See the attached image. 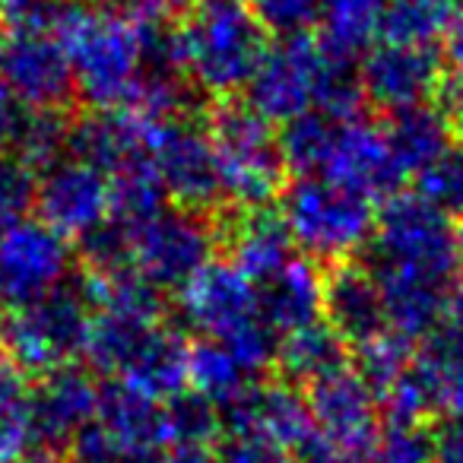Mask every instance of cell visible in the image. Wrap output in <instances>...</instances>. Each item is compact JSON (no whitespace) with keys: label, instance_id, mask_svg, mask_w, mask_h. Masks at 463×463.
Wrapping results in <instances>:
<instances>
[{"label":"cell","instance_id":"obj_13","mask_svg":"<svg viewBox=\"0 0 463 463\" xmlns=\"http://www.w3.org/2000/svg\"><path fill=\"white\" fill-rule=\"evenodd\" d=\"M222 412L225 435H254L264 438L277 450H292L296 454L311 435L308 403H305L302 387L286 384V381H251L239 397L219 406Z\"/></svg>","mask_w":463,"mask_h":463},{"label":"cell","instance_id":"obj_6","mask_svg":"<svg viewBox=\"0 0 463 463\" xmlns=\"http://www.w3.org/2000/svg\"><path fill=\"white\" fill-rule=\"evenodd\" d=\"M90 321L92 305L80 279H64L48 296L20 305L4 317V355H10L26 374L42 378L83 355Z\"/></svg>","mask_w":463,"mask_h":463},{"label":"cell","instance_id":"obj_46","mask_svg":"<svg viewBox=\"0 0 463 463\" xmlns=\"http://www.w3.org/2000/svg\"><path fill=\"white\" fill-rule=\"evenodd\" d=\"M444 58H448L454 77L463 80V4L454 20H450L448 33H444Z\"/></svg>","mask_w":463,"mask_h":463},{"label":"cell","instance_id":"obj_33","mask_svg":"<svg viewBox=\"0 0 463 463\" xmlns=\"http://www.w3.org/2000/svg\"><path fill=\"white\" fill-rule=\"evenodd\" d=\"M254 378L241 372V365L219 346L216 340L197 336L191 340V359H187V387L203 393L216 406L229 403L232 397H239Z\"/></svg>","mask_w":463,"mask_h":463},{"label":"cell","instance_id":"obj_23","mask_svg":"<svg viewBox=\"0 0 463 463\" xmlns=\"http://www.w3.org/2000/svg\"><path fill=\"white\" fill-rule=\"evenodd\" d=\"M254 296L258 317L279 336L324 321V270L308 258L289 260L279 273L254 286Z\"/></svg>","mask_w":463,"mask_h":463},{"label":"cell","instance_id":"obj_20","mask_svg":"<svg viewBox=\"0 0 463 463\" xmlns=\"http://www.w3.org/2000/svg\"><path fill=\"white\" fill-rule=\"evenodd\" d=\"M156 124L159 121H149L130 109L86 111V115L73 118L67 156L111 178L121 168L153 156Z\"/></svg>","mask_w":463,"mask_h":463},{"label":"cell","instance_id":"obj_16","mask_svg":"<svg viewBox=\"0 0 463 463\" xmlns=\"http://www.w3.org/2000/svg\"><path fill=\"white\" fill-rule=\"evenodd\" d=\"M0 83L33 109L67 111L77 99L71 58L54 35L0 39Z\"/></svg>","mask_w":463,"mask_h":463},{"label":"cell","instance_id":"obj_15","mask_svg":"<svg viewBox=\"0 0 463 463\" xmlns=\"http://www.w3.org/2000/svg\"><path fill=\"white\" fill-rule=\"evenodd\" d=\"M213 222L225 260L245 273L254 286L298 258L289 225L273 206H229L222 213H213Z\"/></svg>","mask_w":463,"mask_h":463},{"label":"cell","instance_id":"obj_3","mask_svg":"<svg viewBox=\"0 0 463 463\" xmlns=\"http://www.w3.org/2000/svg\"><path fill=\"white\" fill-rule=\"evenodd\" d=\"M206 137L213 143L229 206H270L289 184L279 134L264 115L241 99H219L206 109Z\"/></svg>","mask_w":463,"mask_h":463},{"label":"cell","instance_id":"obj_31","mask_svg":"<svg viewBox=\"0 0 463 463\" xmlns=\"http://www.w3.org/2000/svg\"><path fill=\"white\" fill-rule=\"evenodd\" d=\"M384 7L387 0H324L317 39L334 54L355 61V54L378 42Z\"/></svg>","mask_w":463,"mask_h":463},{"label":"cell","instance_id":"obj_10","mask_svg":"<svg viewBox=\"0 0 463 463\" xmlns=\"http://www.w3.org/2000/svg\"><path fill=\"white\" fill-rule=\"evenodd\" d=\"M444 77L448 73L438 48L374 42L359 61V83L365 102L381 115L435 102Z\"/></svg>","mask_w":463,"mask_h":463},{"label":"cell","instance_id":"obj_7","mask_svg":"<svg viewBox=\"0 0 463 463\" xmlns=\"http://www.w3.org/2000/svg\"><path fill=\"white\" fill-rule=\"evenodd\" d=\"M216 248L213 213L184 206H165L130 229V258L137 273L159 292H178L210 260H216Z\"/></svg>","mask_w":463,"mask_h":463},{"label":"cell","instance_id":"obj_4","mask_svg":"<svg viewBox=\"0 0 463 463\" xmlns=\"http://www.w3.org/2000/svg\"><path fill=\"white\" fill-rule=\"evenodd\" d=\"M279 213L298 251L315 264L355 260L374 235V200L321 175L296 178L279 194Z\"/></svg>","mask_w":463,"mask_h":463},{"label":"cell","instance_id":"obj_37","mask_svg":"<svg viewBox=\"0 0 463 463\" xmlns=\"http://www.w3.org/2000/svg\"><path fill=\"white\" fill-rule=\"evenodd\" d=\"M368 463H435V431L422 422H384Z\"/></svg>","mask_w":463,"mask_h":463},{"label":"cell","instance_id":"obj_50","mask_svg":"<svg viewBox=\"0 0 463 463\" xmlns=\"http://www.w3.org/2000/svg\"><path fill=\"white\" fill-rule=\"evenodd\" d=\"M4 317H7V315L0 311V346H4Z\"/></svg>","mask_w":463,"mask_h":463},{"label":"cell","instance_id":"obj_1","mask_svg":"<svg viewBox=\"0 0 463 463\" xmlns=\"http://www.w3.org/2000/svg\"><path fill=\"white\" fill-rule=\"evenodd\" d=\"M181 64L200 96L235 99L258 73L273 39L239 0H197L178 23Z\"/></svg>","mask_w":463,"mask_h":463},{"label":"cell","instance_id":"obj_22","mask_svg":"<svg viewBox=\"0 0 463 463\" xmlns=\"http://www.w3.org/2000/svg\"><path fill=\"white\" fill-rule=\"evenodd\" d=\"M324 321L353 353L387 330L384 305L374 277L359 260H340L324 270Z\"/></svg>","mask_w":463,"mask_h":463},{"label":"cell","instance_id":"obj_51","mask_svg":"<svg viewBox=\"0 0 463 463\" xmlns=\"http://www.w3.org/2000/svg\"><path fill=\"white\" fill-rule=\"evenodd\" d=\"M460 254H463V232H460Z\"/></svg>","mask_w":463,"mask_h":463},{"label":"cell","instance_id":"obj_5","mask_svg":"<svg viewBox=\"0 0 463 463\" xmlns=\"http://www.w3.org/2000/svg\"><path fill=\"white\" fill-rule=\"evenodd\" d=\"M362 258L368 270L429 273L457 283L463 270L460 232L450 216L431 206L419 194H397L384 203L374 222V235Z\"/></svg>","mask_w":463,"mask_h":463},{"label":"cell","instance_id":"obj_30","mask_svg":"<svg viewBox=\"0 0 463 463\" xmlns=\"http://www.w3.org/2000/svg\"><path fill=\"white\" fill-rule=\"evenodd\" d=\"M460 4L463 0H387L378 42L435 48V42L444 39Z\"/></svg>","mask_w":463,"mask_h":463},{"label":"cell","instance_id":"obj_26","mask_svg":"<svg viewBox=\"0 0 463 463\" xmlns=\"http://www.w3.org/2000/svg\"><path fill=\"white\" fill-rule=\"evenodd\" d=\"M381 130H384V140L391 146L393 159L400 162L406 175H422L431 162H438L454 146L450 124L435 102L393 111L381 124Z\"/></svg>","mask_w":463,"mask_h":463},{"label":"cell","instance_id":"obj_42","mask_svg":"<svg viewBox=\"0 0 463 463\" xmlns=\"http://www.w3.org/2000/svg\"><path fill=\"white\" fill-rule=\"evenodd\" d=\"M216 463H286V454L254 435H225L213 448Z\"/></svg>","mask_w":463,"mask_h":463},{"label":"cell","instance_id":"obj_47","mask_svg":"<svg viewBox=\"0 0 463 463\" xmlns=\"http://www.w3.org/2000/svg\"><path fill=\"white\" fill-rule=\"evenodd\" d=\"M162 463H216L213 448H197V444H168L162 450Z\"/></svg>","mask_w":463,"mask_h":463},{"label":"cell","instance_id":"obj_43","mask_svg":"<svg viewBox=\"0 0 463 463\" xmlns=\"http://www.w3.org/2000/svg\"><path fill=\"white\" fill-rule=\"evenodd\" d=\"M435 105L444 111V118H448V124H450V134H454V140H460V146H463V80L444 77Z\"/></svg>","mask_w":463,"mask_h":463},{"label":"cell","instance_id":"obj_45","mask_svg":"<svg viewBox=\"0 0 463 463\" xmlns=\"http://www.w3.org/2000/svg\"><path fill=\"white\" fill-rule=\"evenodd\" d=\"M194 4H197V0H128V14L162 16V20H172V16L187 14Z\"/></svg>","mask_w":463,"mask_h":463},{"label":"cell","instance_id":"obj_52","mask_svg":"<svg viewBox=\"0 0 463 463\" xmlns=\"http://www.w3.org/2000/svg\"><path fill=\"white\" fill-rule=\"evenodd\" d=\"M239 4H245V0H239Z\"/></svg>","mask_w":463,"mask_h":463},{"label":"cell","instance_id":"obj_38","mask_svg":"<svg viewBox=\"0 0 463 463\" xmlns=\"http://www.w3.org/2000/svg\"><path fill=\"white\" fill-rule=\"evenodd\" d=\"M73 0H0V26L7 35H54L58 39Z\"/></svg>","mask_w":463,"mask_h":463},{"label":"cell","instance_id":"obj_39","mask_svg":"<svg viewBox=\"0 0 463 463\" xmlns=\"http://www.w3.org/2000/svg\"><path fill=\"white\" fill-rule=\"evenodd\" d=\"M35 178L20 159L0 156V239L10 229L29 219V210H35Z\"/></svg>","mask_w":463,"mask_h":463},{"label":"cell","instance_id":"obj_25","mask_svg":"<svg viewBox=\"0 0 463 463\" xmlns=\"http://www.w3.org/2000/svg\"><path fill=\"white\" fill-rule=\"evenodd\" d=\"M187 359H191V340H184L178 327L156 324L130 368L118 381L146 393L156 403H168L181 391H187Z\"/></svg>","mask_w":463,"mask_h":463},{"label":"cell","instance_id":"obj_18","mask_svg":"<svg viewBox=\"0 0 463 463\" xmlns=\"http://www.w3.org/2000/svg\"><path fill=\"white\" fill-rule=\"evenodd\" d=\"M321 178L336 181V184L349 187L355 194H365L368 200H384L387 203L391 197L403 194L410 175L393 159L381 124L359 118V121L340 124Z\"/></svg>","mask_w":463,"mask_h":463},{"label":"cell","instance_id":"obj_19","mask_svg":"<svg viewBox=\"0 0 463 463\" xmlns=\"http://www.w3.org/2000/svg\"><path fill=\"white\" fill-rule=\"evenodd\" d=\"M99 393H102V387L96 384V374L77 362L54 368L35 381L33 403L42 454L58 457L61 450L67 454L73 438L96 419Z\"/></svg>","mask_w":463,"mask_h":463},{"label":"cell","instance_id":"obj_40","mask_svg":"<svg viewBox=\"0 0 463 463\" xmlns=\"http://www.w3.org/2000/svg\"><path fill=\"white\" fill-rule=\"evenodd\" d=\"M251 10L270 39H292L311 35V29L321 26L324 0H254Z\"/></svg>","mask_w":463,"mask_h":463},{"label":"cell","instance_id":"obj_48","mask_svg":"<svg viewBox=\"0 0 463 463\" xmlns=\"http://www.w3.org/2000/svg\"><path fill=\"white\" fill-rule=\"evenodd\" d=\"M448 321L454 324L457 330L463 334V289L457 292V298H454V305H450V315H448Z\"/></svg>","mask_w":463,"mask_h":463},{"label":"cell","instance_id":"obj_12","mask_svg":"<svg viewBox=\"0 0 463 463\" xmlns=\"http://www.w3.org/2000/svg\"><path fill=\"white\" fill-rule=\"evenodd\" d=\"M71 245L39 219H26L0 239V308L29 305L58 289L71 273Z\"/></svg>","mask_w":463,"mask_h":463},{"label":"cell","instance_id":"obj_11","mask_svg":"<svg viewBox=\"0 0 463 463\" xmlns=\"http://www.w3.org/2000/svg\"><path fill=\"white\" fill-rule=\"evenodd\" d=\"M305 403L317 435L353 454L359 463L372 460L374 441L381 435L378 397L353 372V365L305 387Z\"/></svg>","mask_w":463,"mask_h":463},{"label":"cell","instance_id":"obj_21","mask_svg":"<svg viewBox=\"0 0 463 463\" xmlns=\"http://www.w3.org/2000/svg\"><path fill=\"white\" fill-rule=\"evenodd\" d=\"M368 270V267H365ZM378 283L387 330L410 343H425L450 315L457 283L410 270H368Z\"/></svg>","mask_w":463,"mask_h":463},{"label":"cell","instance_id":"obj_17","mask_svg":"<svg viewBox=\"0 0 463 463\" xmlns=\"http://www.w3.org/2000/svg\"><path fill=\"white\" fill-rule=\"evenodd\" d=\"M175 308L187 330L206 340H219L248 317L258 315L254 283L229 260H210L175 296Z\"/></svg>","mask_w":463,"mask_h":463},{"label":"cell","instance_id":"obj_36","mask_svg":"<svg viewBox=\"0 0 463 463\" xmlns=\"http://www.w3.org/2000/svg\"><path fill=\"white\" fill-rule=\"evenodd\" d=\"M416 194L444 216H463V146H450L422 175H416Z\"/></svg>","mask_w":463,"mask_h":463},{"label":"cell","instance_id":"obj_35","mask_svg":"<svg viewBox=\"0 0 463 463\" xmlns=\"http://www.w3.org/2000/svg\"><path fill=\"white\" fill-rule=\"evenodd\" d=\"M165 412V435L168 444H197V448H213L222 431V412L213 400H206L197 391H181L168 403H162Z\"/></svg>","mask_w":463,"mask_h":463},{"label":"cell","instance_id":"obj_8","mask_svg":"<svg viewBox=\"0 0 463 463\" xmlns=\"http://www.w3.org/2000/svg\"><path fill=\"white\" fill-rule=\"evenodd\" d=\"M327 48L315 33L277 39L260 61L258 73L248 83L245 102L267 121H292L315 109L324 71H327Z\"/></svg>","mask_w":463,"mask_h":463},{"label":"cell","instance_id":"obj_14","mask_svg":"<svg viewBox=\"0 0 463 463\" xmlns=\"http://www.w3.org/2000/svg\"><path fill=\"white\" fill-rule=\"evenodd\" d=\"M35 216L61 239H83L111 219L109 178L86 162L67 156L54 168L39 175L35 184Z\"/></svg>","mask_w":463,"mask_h":463},{"label":"cell","instance_id":"obj_9","mask_svg":"<svg viewBox=\"0 0 463 463\" xmlns=\"http://www.w3.org/2000/svg\"><path fill=\"white\" fill-rule=\"evenodd\" d=\"M153 165L175 206L216 213L219 203H225L213 143L206 137V128L194 118L156 124Z\"/></svg>","mask_w":463,"mask_h":463},{"label":"cell","instance_id":"obj_34","mask_svg":"<svg viewBox=\"0 0 463 463\" xmlns=\"http://www.w3.org/2000/svg\"><path fill=\"white\" fill-rule=\"evenodd\" d=\"M412 359H416V343L403 340L393 330H384V334H378L374 340L362 343V346H355L349 353L353 372L365 381L368 391L378 400L403 378V372L410 368Z\"/></svg>","mask_w":463,"mask_h":463},{"label":"cell","instance_id":"obj_2","mask_svg":"<svg viewBox=\"0 0 463 463\" xmlns=\"http://www.w3.org/2000/svg\"><path fill=\"white\" fill-rule=\"evenodd\" d=\"M77 80V99L90 111L130 109L143 77L140 39L128 14L73 4L58 33Z\"/></svg>","mask_w":463,"mask_h":463},{"label":"cell","instance_id":"obj_44","mask_svg":"<svg viewBox=\"0 0 463 463\" xmlns=\"http://www.w3.org/2000/svg\"><path fill=\"white\" fill-rule=\"evenodd\" d=\"M435 463H463V419H444L435 429Z\"/></svg>","mask_w":463,"mask_h":463},{"label":"cell","instance_id":"obj_24","mask_svg":"<svg viewBox=\"0 0 463 463\" xmlns=\"http://www.w3.org/2000/svg\"><path fill=\"white\" fill-rule=\"evenodd\" d=\"M96 422L109 431V438L124 450L130 463L140 457L162 454L168 448L162 403L128 387L124 381H105L102 384Z\"/></svg>","mask_w":463,"mask_h":463},{"label":"cell","instance_id":"obj_29","mask_svg":"<svg viewBox=\"0 0 463 463\" xmlns=\"http://www.w3.org/2000/svg\"><path fill=\"white\" fill-rule=\"evenodd\" d=\"M156 324L146 321H130V317H118L109 311H96L86 330L83 343V359L92 374H102L109 381H118L130 368L134 355L140 353L143 340L149 336Z\"/></svg>","mask_w":463,"mask_h":463},{"label":"cell","instance_id":"obj_49","mask_svg":"<svg viewBox=\"0 0 463 463\" xmlns=\"http://www.w3.org/2000/svg\"><path fill=\"white\" fill-rule=\"evenodd\" d=\"M90 4H96V10H111L118 4H128V0H90Z\"/></svg>","mask_w":463,"mask_h":463},{"label":"cell","instance_id":"obj_28","mask_svg":"<svg viewBox=\"0 0 463 463\" xmlns=\"http://www.w3.org/2000/svg\"><path fill=\"white\" fill-rule=\"evenodd\" d=\"M39 450L33 381L10 355L0 353V463H26Z\"/></svg>","mask_w":463,"mask_h":463},{"label":"cell","instance_id":"obj_32","mask_svg":"<svg viewBox=\"0 0 463 463\" xmlns=\"http://www.w3.org/2000/svg\"><path fill=\"white\" fill-rule=\"evenodd\" d=\"M336 130L340 124L330 121L321 111H305V115L292 118L279 130V149H283L286 168L296 172V178H308V175H324V165L334 149Z\"/></svg>","mask_w":463,"mask_h":463},{"label":"cell","instance_id":"obj_27","mask_svg":"<svg viewBox=\"0 0 463 463\" xmlns=\"http://www.w3.org/2000/svg\"><path fill=\"white\" fill-rule=\"evenodd\" d=\"M349 365V346L340 340L327 321H317L311 327H302L296 334L279 336L277 368L279 381L296 387H308L327 374Z\"/></svg>","mask_w":463,"mask_h":463},{"label":"cell","instance_id":"obj_41","mask_svg":"<svg viewBox=\"0 0 463 463\" xmlns=\"http://www.w3.org/2000/svg\"><path fill=\"white\" fill-rule=\"evenodd\" d=\"M42 109H33L26 105L20 96L7 90L0 83V156H20L23 143L29 140L35 128V118H39Z\"/></svg>","mask_w":463,"mask_h":463}]
</instances>
